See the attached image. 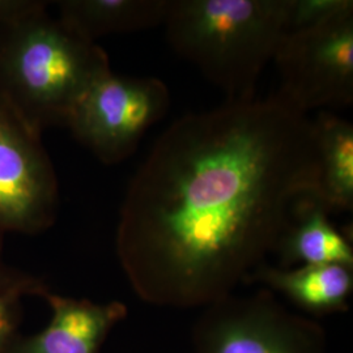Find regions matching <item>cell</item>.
<instances>
[{"instance_id":"cell-12","label":"cell","mask_w":353,"mask_h":353,"mask_svg":"<svg viewBox=\"0 0 353 353\" xmlns=\"http://www.w3.org/2000/svg\"><path fill=\"white\" fill-rule=\"evenodd\" d=\"M318 176L316 198L328 212L353 208V126L345 119L319 112L313 119Z\"/></svg>"},{"instance_id":"cell-16","label":"cell","mask_w":353,"mask_h":353,"mask_svg":"<svg viewBox=\"0 0 353 353\" xmlns=\"http://www.w3.org/2000/svg\"><path fill=\"white\" fill-rule=\"evenodd\" d=\"M39 279L14 271L7 267H0V290H7L17 285H26L37 283Z\"/></svg>"},{"instance_id":"cell-10","label":"cell","mask_w":353,"mask_h":353,"mask_svg":"<svg viewBox=\"0 0 353 353\" xmlns=\"http://www.w3.org/2000/svg\"><path fill=\"white\" fill-rule=\"evenodd\" d=\"M275 252L281 268L297 265L353 268L352 245L330 221V212L316 194L305 195L296 203Z\"/></svg>"},{"instance_id":"cell-15","label":"cell","mask_w":353,"mask_h":353,"mask_svg":"<svg viewBox=\"0 0 353 353\" xmlns=\"http://www.w3.org/2000/svg\"><path fill=\"white\" fill-rule=\"evenodd\" d=\"M48 4L42 0H0V29L33 13L48 10Z\"/></svg>"},{"instance_id":"cell-4","label":"cell","mask_w":353,"mask_h":353,"mask_svg":"<svg viewBox=\"0 0 353 353\" xmlns=\"http://www.w3.org/2000/svg\"><path fill=\"white\" fill-rule=\"evenodd\" d=\"M192 345L195 353H330L325 328L285 309L265 288L203 307Z\"/></svg>"},{"instance_id":"cell-7","label":"cell","mask_w":353,"mask_h":353,"mask_svg":"<svg viewBox=\"0 0 353 353\" xmlns=\"http://www.w3.org/2000/svg\"><path fill=\"white\" fill-rule=\"evenodd\" d=\"M58 207V178L42 134L0 97V232H45Z\"/></svg>"},{"instance_id":"cell-1","label":"cell","mask_w":353,"mask_h":353,"mask_svg":"<svg viewBox=\"0 0 353 353\" xmlns=\"http://www.w3.org/2000/svg\"><path fill=\"white\" fill-rule=\"evenodd\" d=\"M313 119L279 92L178 118L132 176L115 248L144 303L205 307L275 252L316 194Z\"/></svg>"},{"instance_id":"cell-5","label":"cell","mask_w":353,"mask_h":353,"mask_svg":"<svg viewBox=\"0 0 353 353\" xmlns=\"http://www.w3.org/2000/svg\"><path fill=\"white\" fill-rule=\"evenodd\" d=\"M169 106L170 93L160 79L114 75L110 70L89 85L65 126L101 163L119 164Z\"/></svg>"},{"instance_id":"cell-11","label":"cell","mask_w":353,"mask_h":353,"mask_svg":"<svg viewBox=\"0 0 353 353\" xmlns=\"http://www.w3.org/2000/svg\"><path fill=\"white\" fill-rule=\"evenodd\" d=\"M169 0H63L59 21L90 42L114 33H132L164 24Z\"/></svg>"},{"instance_id":"cell-2","label":"cell","mask_w":353,"mask_h":353,"mask_svg":"<svg viewBox=\"0 0 353 353\" xmlns=\"http://www.w3.org/2000/svg\"><path fill=\"white\" fill-rule=\"evenodd\" d=\"M290 0H169L166 37L227 101L255 97L265 65L287 34Z\"/></svg>"},{"instance_id":"cell-8","label":"cell","mask_w":353,"mask_h":353,"mask_svg":"<svg viewBox=\"0 0 353 353\" xmlns=\"http://www.w3.org/2000/svg\"><path fill=\"white\" fill-rule=\"evenodd\" d=\"M51 319L32 336L16 335L1 353H100L110 331L127 316L125 303H96L51 293Z\"/></svg>"},{"instance_id":"cell-9","label":"cell","mask_w":353,"mask_h":353,"mask_svg":"<svg viewBox=\"0 0 353 353\" xmlns=\"http://www.w3.org/2000/svg\"><path fill=\"white\" fill-rule=\"evenodd\" d=\"M245 284H262L272 293L278 292L312 316H331L350 309L352 267L318 265L281 268L263 263Z\"/></svg>"},{"instance_id":"cell-13","label":"cell","mask_w":353,"mask_h":353,"mask_svg":"<svg viewBox=\"0 0 353 353\" xmlns=\"http://www.w3.org/2000/svg\"><path fill=\"white\" fill-rule=\"evenodd\" d=\"M351 11L352 0H290L287 33L312 29Z\"/></svg>"},{"instance_id":"cell-14","label":"cell","mask_w":353,"mask_h":353,"mask_svg":"<svg viewBox=\"0 0 353 353\" xmlns=\"http://www.w3.org/2000/svg\"><path fill=\"white\" fill-rule=\"evenodd\" d=\"M48 292L49 287L43 280H39L34 284L0 290V353L17 335V327L21 321L23 296L36 294L43 297Z\"/></svg>"},{"instance_id":"cell-6","label":"cell","mask_w":353,"mask_h":353,"mask_svg":"<svg viewBox=\"0 0 353 353\" xmlns=\"http://www.w3.org/2000/svg\"><path fill=\"white\" fill-rule=\"evenodd\" d=\"M278 92L303 113L353 102V11L287 33L274 57Z\"/></svg>"},{"instance_id":"cell-3","label":"cell","mask_w":353,"mask_h":353,"mask_svg":"<svg viewBox=\"0 0 353 353\" xmlns=\"http://www.w3.org/2000/svg\"><path fill=\"white\" fill-rule=\"evenodd\" d=\"M110 70L101 46L79 37L48 10L0 29V97L41 134L65 126L89 85Z\"/></svg>"}]
</instances>
